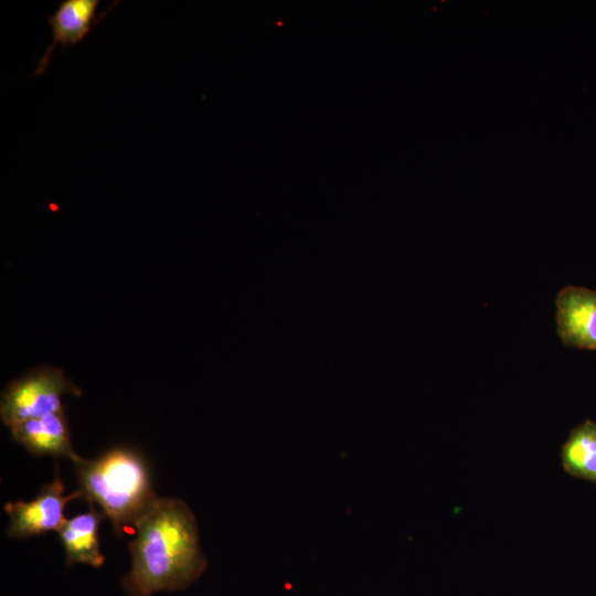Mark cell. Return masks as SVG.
Wrapping results in <instances>:
<instances>
[{
  "mask_svg": "<svg viewBox=\"0 0 596 596\" xmlns=\"http://www.w3.org/2000/svg\"><path fill=\"white\" fill-rule=\"evenodd\" d=\"M9 428L12 439L34 456L64 457L73 462L81 457L71 443L65 408L15 423Z\"/></svg>",
  "mask_w": 596,
  "mask_h": 596,
  "instance_id": "obj_6",
  "label": "cell"
},
{
  "mask_svg": "<svg viewBox=\"0 0 596 596\" xmlns=\"http://www.w3.org/2000/svg\"><path fill=\"white\" fill-rule=\"evenodd\" d=\"M64 395L81 396V389L62 368L41 365L10 381L0 397L1 422L11 425L64 409Z\"/></svg>",
  "mask_w": 596,
  "mask_h": 596,
  "instance_id": "obj_3",
  "label": "cell"
},
{
  "mask_svg": "<svg viewBox=\"0 0 596 596\" xmlns=\"http://www.w3.org/2000/svg\"><path fill=\"white\" fill-rule=\"evenodd\" d=\"M129 543L131 567L124 585L131 596L183 588L206 566L195 517L178 498H158Z\"/></svg>",
  "mask_w": 596,
  "mask_h": 596,
  "instance_id": "obj_1",
  "label": "cell"
},
{
  "mask_svg": "<svg viewBox=\"0 0 596 596\" xmlns=\"http://www.w3.org/2000/svg\"><path fill=\"white\" fill-rule=\"evenodd\" d=\"M556 330L572 348L596 350V290L566 286L555 299Z\"/></svg>",
  "mask_w": 596,
  "mask_h": 596,
  "instance_id": "obj_5",
  "label": "cell"
},
{
  "mask_svg": "<svg viewBox=\"0 0 596 596\" xmlns=\"http://www.w3.org/2000/svg\"><path fill=\"white\" fill-rule=\"evenodd\" d=\"M99 0H62L56 11L47 17L52 28V41L40 57L34 75H42L51 61L56 46L63 49L82 42L91 32Z\"/></svg>",
  "mask_w": 596,
  "mask_h": 596,
  "instance_id": "obj_7",
  "label": "cell"
},
{
  "mask_svg": "<svg viewBox=\"0 0 596 596\" xmlns=\"http://www.w3.org/2000/svg\"><path fill=\"white\" fill-rule=\"evenodd\" d=\"M74 464L81 497L107 518L118 536L134 534L156 503L149 465L130 446H115L100 456Z\"/></svg>",
  "mask_w": 596,
  "mask_h": 596,
  "instance_id": "obj_2",
  "label": "cell"
},
{
  "mask_svg": "<svg viewBox=\"0 0 596 596\" xmlns=\"http://www.w3.org/2000/svg\"><path fill=\"white\" fill-rule=\"evenodd\" d=\"M105 515L94 505L70 519L57 531L65 552L67 565L79 563L93 567L104 564L105 557L100 551L99 525Z\"/></svg>",
  "mask_w": 596,
  "mask_h": 596,
  "instance_id": "obj_8",
  "label": "cell"
},
{
  "mask_svg": "<svg viewBox=\"0 0 596 596\" xmlns=\"http://www.w3.org/2000/svg\"><path fill=\"white\" fill-rule=\"evenodd\" d=\"M56 465L52 482L43 486L36 497L30 501H11L4 504L9 515L7 535L12 539H28L47 532H57L65 523V507L74 499H79L78 490L64 494V485Z\"/></svg>",
  "mask_w": 596,
  "mask_h": 596,
  "instance_id": "obj_4",
  "label": "cell"
},
{
  "mask_svg": "<svg viewBox=\"0 0 596 596\" xmlns=\"http://www.w3.org/2000/svg\"><path fill=\"white\" fill-rule=\"evenodd\" d=\"M564 470L596 482V423L587 419L573 428L561 450Z\"/></svg>",
  "mask_w": 596,
  "mask_h": 596,
  "instance_id": "obj_9",
  "label": "cell"
}]
</instances>
